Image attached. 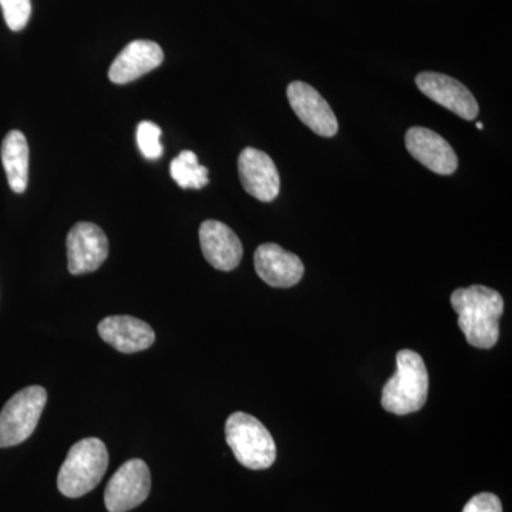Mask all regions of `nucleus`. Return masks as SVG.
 Returning a JSON list of instances; mask_svg holds the SVG:
<instances>
[{"instance_id":"obj_8","label":"nucleus","mask_w":512,"mask_h":512,"mask_svg":"<svg viewBox=\"0 0 512 512\" xmlns=\"http://www.w3.org/2000/svg\"><path fill=\"white\" fill-rule=\"evenodd\" d=\"M420 92L429 99L446 107L451 113L467 121H473L478 116V103L473 93L463 83L446 76V74L424 72L416 77Z\"/></svg>"},{"instance_id":"obj_21","label":"nucleus","mask_w":512,"mask_h":512,"mask_svg":"<svg viewBox=\"0 0 512 512\" xmlns=\"http://www.w3.org/2000/svg\"><path fill=\"white\" fill-rule=\"evenodd\" d=\"M477 128H478V130H483V124L477 123Z\"/></svg>"},{"instance_id":"obj_18","label":"nucleus","mask_w":512,"mask_h":512,"mask_svg":"<svg viewBox=\"0 0 512 512\" xmlns=\"http://www.w3.org/2000/svg\"><path fill=\"white\" fill-rule=\"evenodd\" d=\"M161 128L153 121H141L137 127V144L141 154L148 160H157L163 156L164 150L160 143Z\"/></svg>"},{"instance_id":"obj_12","label":"nucleus","mask_w":512,"mask_h":512,"mask_svg":"<svg viewBox=\"0 0 512 512\" xmlns=\"http://www.w3.org/2000/svg\"><path fill=\"white\" fill-rule=\"evenodd\" d=\"M256 274L272 288H292L301 282L305 274L299 256L276 244L258 247L254 255Z\"/></svg>"},{"instance_id":"obj_6","label":"nucleus","mask_w":512,"mask_h":512,"mask_svg":"<svg viewBox=\"0 0 512 512\" xmlns=\"http://www.w3.org/2000/svg\"><path fill=\"white\" fill-rule=\"evenodd\" d=\"M151 491V474L140 458L128 460L110 478L104 491V504L110 512L134 510L147 500Z\"/></svg>"},{"instance_id":"obj_11","label":"nucleus","mask_w":512,"mask_h":512,"mask_svg":"<svg viewBox=\"0 0 512 512\" xmlns=\"http://www.w3.org/2000/svg\"><path fill=\"white\" fill-rule=\"evenodd\" d=\"M407 151L433 173L451 175L456 173L458 158L456 151L440 134L426 127H412L406 133Z\"/></svg>"},{"instance_id":"obj_7","label":"nucleus","mask_w":512,"mask_h":512,"mask_svg":"<svg viewBox=\"0 0 512 512\" xmlns=\"http://www.w3.org/2000/svg\"><path fill=\"white\" fill-rule=\"evenodd\" d=\"M67 268L72 275L97 271L109 256V239L92 222H77L67 235Z\"/></svg>"},{"instance_id":"obj_15","label":"nucleus","mask_w":512,"mask_h":512,"mask_svg":"<svg viewBox=\"0 0 512 512\" xmlns=\"http://www.w3.org/2000/svg\"><path fill=\"white\" fill-rule=\"evenodd\" d=\"M100 338L120 353L143 352L156 342V333L144 320L133 316H109L99 323Z\"/></svg>"},{"instance_id":"obj_5","label":"nucleus","mask_w":512,"mask_h":512,"mask_svg":"<svg viewBox=\"0 0 512 512\" xmlns=\"http://www.w3.org/2000/svg\"><path fill=\"white\" fill-rule=\"evenodd\" d=\"M47 393L42 386L20 390L0 412V448L15 447L32 436L45 409Z\"/></svg>"},{"instance_id":"obj_3","label":"nucleus","mask_w":512,"mask_h":512,"mask_svg":"<svg viewBox=\"0 0 512 512\" xmlns=\"http://www.w3.org/2000/svg\"><path fill=\"white\" fill-rule=\"evenodd\" d=\"M107 467L109 451L103 441L96 437L77 441L60 467L57 488L64 497H83L100 484Z\"/></svg>"},{"instance_id":"obj_17","label":"nucleus","mask_w":512,"mask_h":512,"mask_svg":"<svg viewBox=\"0 0 512 512\" xmlns=\"http://www.w3.org/2000/svg\"><path fill=\"white\" fill-rule=\"evenodd\" d=\"M170 174L178 187L184 190H201L210 183L208 168L201 165L197 154L190 150L181 151L171 161Z\"/></svg>"},{"instance_id":"obj_9","label":"nucleus","mask_w":512,"mask_h":512,"mask_svg":"<svg viewBox=\"0 0 512 512\" xmlns=\"http://www.w3.org/2000/svg\"><path fill=\"white\" fill-rule=\"evenodd\" d=\"M286 94L296 116L305 126L311 128L313 133L322 137H333L338 134V119L318 90L313 89L308 83L296 80L289 84Z\"/></svg>"},{"instance_id":"obj_13","label":"nucleus","mask_w":512,"mask_h":512,"mask_svg":"<svg viewBox=\"0 0 512 512\" xmlns=\"http://www.w3.org/2000/svg\"><path fill=\"white\" fill-rule=\"evenodd\" d=\"M200 244L208 264L222 272L234 271L244 255L241 239L224 222H202Z\"/></svg>"},{"instance_id":"obj_19","label":"nucleus","mask_w":512,"mask_h":512,"mask_svg":"<svg viewBox=\"0 0 512 512\" xmlns=\"http://www.w3.org/2000/svg\"><path fill=\"white\" fill-rule=\"evenodd\" d=\"M0 6L10 30L20 32L28 26L30 15H32L30 0H0Z\"/></svg>"},{"instance_id":"obj_14","label":"nucleus","mask_w":512,"mask_h":512,"mask_svg":"<svg viewBox=\"0 0 512 512\" xmlns=\"http://www.w3.org/2000/svg\"><path fill=\"white\" fill-rule=\"evenodd\" d=\"M164 62L160 45L151 40H134L128 43L111 63L109 79L116 84H127L153 72Z\"/></svg>"},{"instance_id":"obj_16","label":"nucleus","mask_w":512,"mask_h":512,"mask_svg":"<svg viewBox=\"0 0 512 512\" xmlns=\"http://www.w3.org/2000/svg\"><path fill=\"white\" fill-rule=\"evenodd\" d=\"M2 163L12 191L25 192L29 181V144L22 131H9L3 140Z\"/></svg>"},{"instance_id":"obj_2","label":"nucleus","mask_w":512,"mask_h":512,"mask_svg":"<svg viewBox=\"0 0 512 512\" xmlns=\"http://www.w3.org/2000/svg\"><path fill=\"white\" fill-rule=\"evenodd\" d=\"M396 363V373L383 387V409L397 416L419 412L429 396V373L423 357L404 349L397 353Z\"/></svg>"},{"instance_id":"obj_20","label":"nucleus","mask_w":512,"mask_h":512,"mask_svg":"<svg viewBox=\"0 0 512 512\" xmlns=\"http://www.w3.org/2000/svg\"><path fill=\"white\" fill-rule=\"evenodd\" d=\"M463 512H503V504L497 495L481 493L468 501Z\"/></svg>"},{"instance_id":"obj_1","label":"nucleus","mask_w":512,"mask_h":512,"mask_svg":"<svg viewBox=\"0 0 512 512\" xmlns=\"http://www.w3.org/2000/svg\"><path fill=\"white\" fill-rule=\"evenodd\" d=\"M451 305L458 315L461 332L473 348L491 349L497 345L504 313L500 293L483 285L468 286L453 292Z\"/></svg>"},{"instance_id":"obj_4","label":"nucleus","mask_w":512,"mask_h":512,"mask_svg":"<svg viewBox=\"0 0 512 512\" xmlns=\"http://www.w3.org/2000/svg\"><path fill=\"white\" fill-rule=\"evenodd\" d=\"M225 437L235 458L249 470H266L275 463L274 437L251 414H231L225 424Z\"/></svg>"},{"instance_id":"obj_10","label":"nucleus","mask_w":512,"mask_h":512,"mask_svg":"<svg viewBox=\"0 0 512 512\" xmlns=\"http://www.w3.org/2000/svg\"><path fill=\"white\" fill-rule=\"evenodd\" d=\"M239 178L249 195L262 202H272L281 190L278 168L268 154L248 147L239 154Z\"/></svg>"}]
</instances>
